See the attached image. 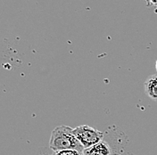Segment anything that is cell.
<instances>
[{
  "instance_id": "cell-6",
  "label": "cell",
  "mask_w": 157,
  "mask_h": 155,
  "mask_svg": "<svg viewBox=\"0 0 157 155\" xmlns=\"http://www.w3.org/2000/svg\"><path fill=\"white\" fill-rule=\"evenodd\" d=\"M147 2V6H157V0H145Z\"/></svg>"
},
{
  "instance_id": "cell-4",
  "label": "cell",
  "mask_w": 157,
  "mask_h": 155,
  "mask_svg": "<svg viewBox=\"0 0 157 155\" xmlns=\"http://www.w3.org/2000/svg\"><path fill=\"white\" fill-rule=\"evenodd\" d=\"M144 87L147 96L152 100L157 101V75H151L147 78Z\"/></svg>"
},
{
  "instance_id": "cell-2",
  "label": "cell",
  "mask_w": 157,
  "mask_h": 155,
  "mask_svg": "<svg viewBox=\"0 0 157 155\" xmlns=\"http://www.w3.org/2000/svg\"><path fill=\"white\" fill-rule=\"evenodd\" d=\"M72 133L85 149L97 145L104 138L103 132L88 125H81L73 128Z\"/></svg>"
},
{
  "instance_id": "cell-5",
  "label": "cell",
  "mask_w": 157,
  "mask_h": 155,
  "mask_svg": "<svg viewBox=\"0 0 157 155\" xmlns=\"http://www.w3.org/2000/svg\"><path fill=\"white\" fill-rule=\"evenodd\" d=\"M54 155H84L83 152H79L77 150H64L55 152Z\"/></svg>"
},
{
  "instance_id": "cell-7",
  "label": "cell",
  "mask_w": 157,
  "mask_h": 155,
  "mask_svg": "<svg viewBox=\"0 0 157 155\" xmlns=\"http://www.w3.org/2000/svg\"><path fill=\"white\" fill-rule=\"evenodd\" d=\"M155 70H156V71H157V60H156V62H155Z\"/></svg>"
},
{
  "instance_id": "cell-1",
  "label": "cell",
  "mask_w": 157,
  "mask_h": 155,
  "mask_svg": "<svg viewBox=\"0 0 157 155\" xmlns=\"http://www.w3.org/2000/svg\"><path fill=\"white\" fill-rule=\"evenodd\" d=\"M73 128L71 127L61 125L56 127L51 133L49 147L54 152L64 150H77L83 152L85 148L79 143L72 133Z\"/></svg>"
},
{
  "instance_id": "cell-3",
  "label": "cell",
  "mask_w": 157,
  "mask_h": 155,
  "mask_svg": "<svg viewBox=\"0 0 157 155\" xmlns=\"http://www.w3.org/2000/svg\"><path fill=\"white\" fill-rule=\"evenodd\" d=\"M84 155H112L111 148L104 140L83 151Z\"/></svg>"
}]
</instances>
